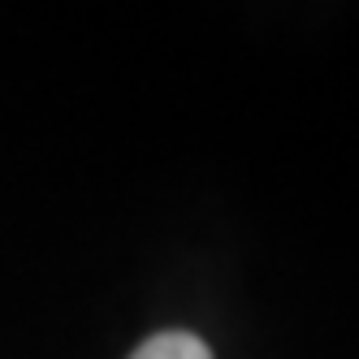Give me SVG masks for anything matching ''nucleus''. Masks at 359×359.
<instances>
[{
    "label": "nucleus",
    "mask_w": 359,
    "mask_h": 359,
    "mask_svg": "<svg viewBox=\"0 0 359 359\" xmlns=\"http://www.w3.org/2000/svg\"><path fill=\"white\" fill-rule=\"evenodd\" d=\"M130 359H212V351L187 329H165V333H151L143 346H135Z\"/></svg>",
    "instance_id": "obj_1"
}]
</instances>
